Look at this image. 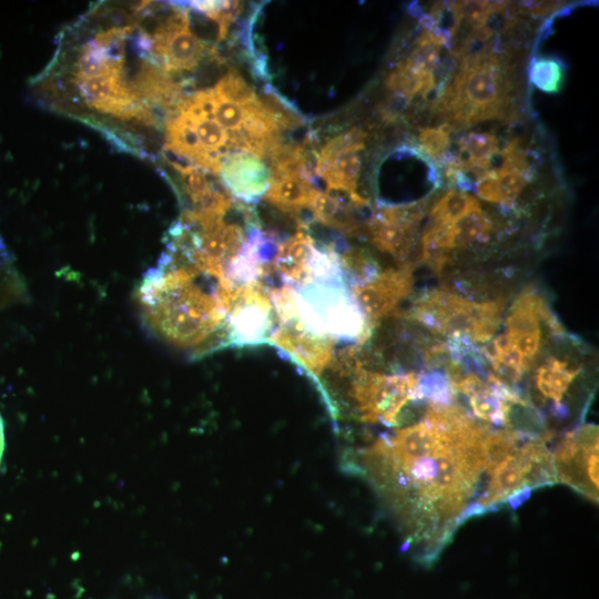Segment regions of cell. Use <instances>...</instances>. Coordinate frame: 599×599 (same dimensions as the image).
<instances>
[{
    "label": "cell",
    "mask_w": 599,
    "mask_h": 599,
    "mask_svg": "<svg viewBox=\"0 0 599 599\" xmlns=\"http://www.w3.org/2000/svg\"><path fill=\"white\" fill-rule=\"evenodd\" d=\"M446 436L438 449L416 458L392 455L381 439L354 452L347 469L368 480L397 517L410 543L429 546L433 562L461 524L484 471L486 426L450 406L438 411Z\"/></svg>",
    "instance_id": "1"
},
{
    "label": "cell",
    "mask_w": 599,
    "mask_h": 599,
    "mask_svg": "<svg viewBox=\"0 0 599 599\" xmlns=\"http://www.w3.org/2000/svg\"><path fill=\"white\" fill-rule=\"evenodd\" d=\"M199 273L180 267L160 274L156 322L162 334L181 348H194L222 329L227 321L215 293L203 291L196 279Z\"/></svg>",
    "instance_id": "2"
},
{
    "label": "cell",
    "mask_w": 599,
    "mask_h": 599,
    "mask_svg": "<svg viewBox=\"0 0 599 599\" xmlns=\"http://www.w3.org/2000/svg\"><path fill=\"white\" fill-rule=\"evenodd\" d=\"M545 330L556 335L562 328L540 292L525 290L507 311L505 330L484 349L501 378L517 383L541 357Z\"/></svg>",
    "instance_id": "3"
},
{
    "label": "cell",
    "mask_w": 599,
    "mask_h": 599,
    "mask_svg": "<svg viewBox=\"0 0 599 599\" xmlns=\"http://www.w3.org/2000/svg\"><path fill=\"white\" fill-rule=\"evenodd\" d=\"M509 85L501 58L483 50L464 58L459 74L443 96L442 106L460 126L500 118L506 111Z\"/></svg>",
    "instance_id": "4"
},
{
    "label": "cell",
    "mask_w": 599,
    "mask_h": 599,
    "mask_svg": "<svg viewBox=\"0 0 599 599\" xmlns=\"http://www.w3.org/2000/svg\"><path fill=\"white\" fill-rule=\"evenodd\" d=\"M296 314L292 322L333 341L370 338L371 330L343 277L311 279L296 287Z\"/></svg>",
    "instance_id": "5"
},
{
    "label": "cell",
    "mask_w": 599,
    "mask_h": 599,
    "mask_svg": "<svg viewBox=\"0 0 599 599\" xmlns=\"http://www.w3.org/2000/svg\"><path fill=\"white\" fill-rule=\"evenodd\" d=\"M504 301L474 302L449 289L425 293L415 302L411 318L436 334L473 343H487L499 329Z\"/></svg>",
    "instance_id": "6"
},
{
    "label": "cell",
    "mask_w": 599,
    "mask_h": 599,
    "mask_svg": "<svg viewBox=\"0 0 599 599\" xmlns=\"http://www.w3.org/2000/svg\"><path fill=\"white\" fill-rule=\"evenodd\" d=\"M348 379L347 400L362 423L399 425L406 405L421 400L420 375L414 372L384 374L362 368Z\"/></svg>",
    "instance_id": "7"
},
{
    "label": "cell",
    "mask_w": 599,
    "mask_h": 599,
    "mask_svg": "<svg viewBox=\"0 0 599 599\" xmlns=\"http://www.w3.org/2000/svg\"><path fill=\"white\" fill-rule=\"evenodd\" d=\"M553 463L558 482L598 503V428L584 425L558 444Z\"/></svg>",
    "instance_id": "8"
},
{
    "label": "cell",
    "mask_w": 599,
    "mask_h": 599,
    "mask_svg": "<svg viewBox=\"0 0 599 599\" xmlns=\"http://www.w3.org/2000/svg\"><path fill=\"white\" fill-rule=\"evenodd\" d=\"M414 270L412 263H406L399 268L378 272L372 279L353 286L352 297L370 330L391 317L410 297L414 287Z\"/></svg>",
    "instance_id": "9"
},
{
    "label": "cell",
    "mask_w": 599,
    "mask_h": 599,
    "mask_svg": "<svg viewBox=\"0 0 599 599\" xmlns=\"http://www.w3.org/2000/svg\"><path fill=\"white\" fill-rule=\"evenodd\" d=\"M273 313L270 292L262 281L242 284L239 298L227 314L228 343L240 348L268 343Z\"/></svg>",
    "instance_id": "10"
},
{
    "label": "cell",
    "mask_w": 599,
    "mask_h": 599,
    "mask_svg": "<svg viewBox=\"0 0 599 599\" xmlns=\"http://www.w3.org/2000/svg\"><path fill=\"white\" fill-rule=\"evenodd\" d=\"M423 216L419 203L378 208L367 227L372 245L385 255L405 259L414 246Z\"/></svg>",
    "instance_id": "11"
},
{
    "label": "cell",
    "mask_w": 599,
    "mask_h": 599,
    "mask_svg": "<svg viewBox=\"0 0 599 599\" xmlns=\"http://www.w3.org/2000/svg\"><path fill=\"white\" fill-rule=\"evenodd\" d=\"M151 52L165 71L196 69L206 52V46L191 32L190 20L184 10H176L155 30Z\"/></svg>",
    "instance_id": "12"
},
{
    "label": "cell",
    "mask_w": 599,
    "mask_h": 599,
    "mask_svg": "<svg viewBox=\"0 0 599 599\" xmlns=\"http://www.w3.org/2000/svg\"><path fill=\"white\" fill-rule=\"evenodd\" d=\"M268 343L306 371L321 385L322 374L334 358V341L320 337L297 324H281L273 330Z\"/></svg>",
    "instance_id": "13"
},
{
    "label": "cell",
    "mask_w": 599,
    "mask_h": 599,
    "mask_svg": "<svg viewBox=\"0 0 599 599\" xmlns=\"http://www.w3.org/2000/svg\"><path fill=\"white\" fill-rule=\"evenodd\" d=\"M78 88L85 103L101 113L123 120L136 119L146 125L154 124L151 111L119 76L78 80Z\"/></svg>",
    "instance_id": "14"
},
{
    "label": "cell",
    "mask_w": 599,
    "mask_h": 599,
    "mask_svg": "<svg viewBox=\"0 0 599 599\" xmlns=\"http://www.w3.org/2000/svg\"><path fill=\"white\" fill-rule=\"evenodd\" d=\"M219 175L231 194L245 202L265 196L271 180L270 169L261 159L242 150L223 157Z\"/></svg>",
    "instance_id": "15"
},
{
    "label": "cell",
    "mask_w": 599,
    "mask_h": 599,
    "mask_svg": "<svg viewBox=\"0 0 599 599\" xmlns=\"http://www.w3.org/2000/svg\"><path fill=\"white\" fill-rule=\"evenodd\" d=\"M583 365L571 353H553L537 365L533 375L535 397L538 402L550 400L560 412L568 390L581 374Z\"/></svg>",
    "instance_id": "16"
},
{
    "label": "cell",
    "mask_w": 599,
    "mask_h": 599,
    "mask_svg": "<svg viewBox=\"0 0 599 599\" xmlns=\"http://www.w3.org/2000/svg\"><path fill=\"white\" fill-rule=\"evenodd\" d=\"M307 227L300 225L296 233L280 243L271 261L272 270L280 274L284 283L299 287L311 276V263L317 250Z\"/></svg>",
    "instance_id": "17"
},
{
    "label": "cell",
    "mask_w": 599,
    "mask_h": 599,
    "mask_svg": "<svg viewBox=\"0 0 599 599\" xmlns=\"http://www.w3.org/2000/svg\"><path fill=\"white\" fill-rule=\"evenodd\" d=\"M526 456L523 448L517 449L504 463L491 475L492 479L487 490L475 505L483 513L490 511L491 507L502 504L511 496L526 489Z\"/></svg>",
    "instance_id": "18"
},
{
    "label": "cell",
    "mask_w": 599,
    "mask_h": 599,
    "mask_svg": "<svg viewBox=\"0 0 599 599\" xmlns=\"http://www.w3.org/2000/svg\"><path fill=\"white\" fill-rule=\"evenodd\" d=\"M166 148L184 157L196 166L220 174L222 159L208 154L200 145L194 124L185 116L178 115L169 121L166 130Z\"/></svg>",
    "instance_id": "19"
},
{
    "label": "cell",
    "mask_w": 599,
    "mask_h": 599,
    "mask_svg": "<svg viewBox=\"0 0 599 599\" xmlns=\"http://www.w3.org/2000/svg\"><path fill=\"white\" fill-rule=\"evenodd\" d=\"M318 189L314 188L311 176H271L265 199L271 206L287 213H298L310 209Z\"/></svg>",
    "instance_id": "20"
},
{
    "label": "cell",
    "mask_w": 599,
    "mask_h": 599,
    "mask_svg": "<svg viewBox=\"0 0 599 599\" xmlns=\"http://www.w3.org/2000/svg\"><path fill=\"white\" fill-rule=\"evenodd\" d=\"M361 168L362 160L358 152H352L334 159L327 165L316 166V174L326 182L328 192H344L355 208H363L369 205V201L358 192Z\"/></svg>",
    "instance_id": "21"
},
{
    "label": "cell",
    "mask_w": 599,
    "mask_h": 599,
    "mask_svg": "<svg viewBox=\"0 0 599 599\" xmlns=\"http://www.w3.org/2000/svg\"><path fill=\"white\" fill-rule=\"evenodd\" d=\"M136 95L145 97L156 104L168 108H178L181 104L182 88L167 74V71L156 66L145 65L133 88Z\"/></svg>",
    "instance_id": "22"
},
{
    "label": "cell",
    "mask_w": 599,
    "mask_h": 599,
    "mask_svg": "<svg viewBox=\"0 0 599 599\" xmlns=\"http://www.w3.org/2000/svg\"><path fill=\"white\" fill-rule=\"evenodd\" d=\"M310 210L314 220L320 225L339 230L345 235H359L361 227L355 220L352 211L331 192L318 190Z\"/></svg>",
    "instance_id": "23"
},
{
    "label": "cell",
    "mask_w": 599,
    "mask_h": 599,
    "mask_svg": "<svg viewBox=\"0 0 599 599\" xmlns=\"http://www.w3.org/2000/svg\"><path fill=\"white\" fill-rule=\"evenodd\" d=\"M462 168L482 175L489 171L493 157L499 152V139L489 133H471L459 141Z\"/></svg>",
    "instance_id": "24"
},
{
    "label": "cell",
    "mask_w": 599,
    "mask_h": 599,
    "mask_svg": "<svg viewBox=\"0 0 599 599\" xmlns=\"http://www.w3.org/2000/svg\"><path fill=\"white\" fill-rule=\"evenodd\" d=\"M111 50L96 40L87 44L77 63L78 80L123 74L124 57L111 55Z\"/></svg>",
    "instance_id": "25"
},
{
    "label": "cell",
    "mask_w": 599,
    "mask_h": 599,
    "mask_svg": "<svg viewBox=\"0 0 599 599\" xmlns=\"http://www.w3.org/2000/svg\"><path fill=\"white\" fill-rule=\"evenodd\" d=\"M481 210L479 200L463 191L450 190L431 211L433 226H451L470 213Z\"/></svg>",
    "instance_id": "26"
},
{
    "label": "cell",
    "mask_w": 599,
    "mask_h": 599,
    "mask_svg": "<svg viewBox=\"0 0 599 599\" xmlns=\"http://www.w3.org/2000/svg\"><path fill=\"white\" fill-rule=\"evenodd\" d=\"M435 85L434 75L423 74L406 62L395 67L387 78V87L393 94L410 100L418 95H428Z\"/></svg>",
    "instance_id": "27"
},
{
    "label": "cell",
    "mask_w": 599,
    "mask_h": 599,
    "mask_svg": "<svg viewBox=\"0 0 599 599\" xmlns=\"http://www.w3.org/2000/svg\"><path fill=\"white\" fill-rule=\"evenodd\" d=\"M454 231V249H462L485 243L490 240L493 232V222L483 210L470 213L459 222L451 225Z\"/></svg>",
    "instance_id": "28"
},
{
    "label": "cell",
    "mask_w": 599,
    "mask_h": 599,
    "mask_svg": "<svg viewBox=\"0 0 599 599\" xmlns=\"http://www.w3.org/2000/svg\"><path fill=\"white\" fill-rule=\"evenodd\" d=\"M524 438V433L511 430H502L487 434L485 440L484 471L492 475L497 467L519 449V443Z\"/></svg>",
    "instance_id": "29"
},
{
    "label": "cell",
    "mask_w": 599,
    "mask_h": 599,
    "mask_svg": "<svg viewBox=\"0 0 599 599\" xmlns=\"http://www.w3.org/2000/svg\"><path fill=\"white\" fill-rule=\"evenodd\" d=\"M189 120L194 124L201 147L208 154L221 158L227 155V152L223 151V149L228 148L230 150V136L217 123L215 118L205 115Z\"/></svg>",
    "instance_id": "30"
},
{
    "label": "cell",
    "mask_w": 599,
    "mask_h": 599,
    "mask_svg": "<svg viewBox=\"0 0 599 599\" xmlns=\"http://www.w3.org/2000/svg\"><path fill=\"white\" fill-rule=\"evenodd\" d=\"M564 79L565 68L560 59H537L530 70L531 83L546 94L560 93Z\"/></svg>",
    "instance_id": "31"
},
{
    "label": "cell",
    "mask_w": 599,
    "mask_h": 599,
    "mask_svg": "<svg viewBox=\"0 0 599 599\" xmlns=\"http://www.w3.org/2000/svg\"><path fill=\"white\" fill-rule=\"evenodd\" d=\"M368 135L361 129H351L327 142L317 158L316 166H323L343 155L359 152L364 149Z\"/></svg>",
    "instance_id": "32"
},
{
    "label": "cell",
    "mask_w": 599,
    "mask_h": 599,
    "mask_svg": "<svg viewBox=\"0 0 599 599\" xmlns=\"http://www.w3.org/2000/svg\"><path fill=\"white\" fill-rule=\"evenodd\" d=\"M213 118L227 131L230 137L238 136L245 129L248 119V108L232 103L215 91V106H213Z\"/></svg>",
    "instance_id": "33"
},
{
    "label": "cell",
    "mask_w": 599,
    "mask_h": 599,
    "mask_svg": "<svg viewBox=\"0 0 599 599\" xmlns=\"http://www.w3.org/2000/svg\"><path fill=\"white\" fill-rule=\"evenodd\" d=\"M444 44L440 39L423 33L419 39L418 47L406 60L410 66L423 74L434 75V71L439 67L441 60V48Z\"/></svg>",
    "instance_id": "34"
},
{
    "label": "cell",
    "mask_w": 599,
    "mask_h": 599,
    "mask_svg": "<svg viewBox=\"0 0 599 599\" xmlns=\"http://www.w3.org/2000/svg\"><path fill=\"white\" fill-rule=\"evenodd\" d=\"M497 190H499V203L511 206L530 184L531 172L516 169H497Z\"/></svg>",
    "instance_id": "35"
},
{
    "label": "cell",
    "mask_w": 599,
    "mask_h": 599,
    "mask_svg": "<svg viewBox=\"0 0 599 599\" xmlns=\"http://www.w3.org/2000/svg\"><path fill=\"white\" fill-rule=\"evenodd\" d=\"M213 90L221 97L241 106L255 103L259 98L256 91L235 70H231L227 76L221 78Z\"/></svg>",
    "instance_id": "36"
},
{
    "label": "cell",
    "mask_w": 599,
    "mask_h": 599,
    "mask_svg": "<svg viewBox=\"0 0 599 599\" xmlns=\"http://www.w3.org/2000/svg\"><path fill=\"white\" fill-rule=\"evenodd\" d=\"M449 127L423 129L419 136V145L426 156L443 160L451 145Z\"/></svg>",
    "instance_id": "37"
},
{
    "label": "cell",
    "mask_w": 599,
    "mask_h": 599,
    "mask_svg": "<svg viewBox=\"0 0 599 599\" xmlns=\"http://www.w3.org/2000/svg\"><path fill=\"white\" fill-rule=\"evenodd\" d=\"M502 169H516L531 172L529 159L519 139H513L502 152Z\"/></svg>",
    "instance_id": "38"
},
{
    "label": "cell",
    "mask_w": 599,
    "mask_h": 599,
    "mask_svg": "<svg viewBox=\"0 0 599 599\" xmlns=\"http://www.w3.org/2000/svg\"><path fill=\"white\" fill-rule=\"evenodd\" d=\"M529 7L530 12L536 16H544L548 13L553 12L555 8L558 7V3H531V5H527Z\"/></svg>",
    "instance_id": "39"
},
{
    "label": "cell",
    "mask_w": 599,
    "mask_h": 599,
    "mask_svg": "<svg viewBox=\"0 0 599 599\" xmlns=\"http://www.w3.org/2000/svg\"><path fill=\"white\" fill-rule=\"evenodd\" d=\"M5 451V430L2 415H0V463H2Z\"/></svg>",
    "instance_id": "40"
}]
</instances>
